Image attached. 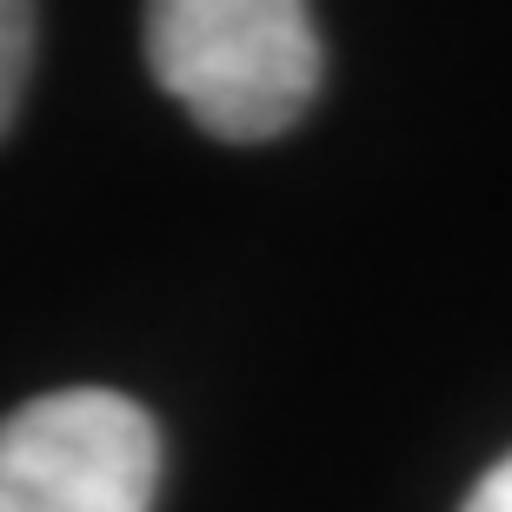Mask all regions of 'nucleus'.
<instances>
[{
	"label": "nucleus",
	"mask_w": 512,
	"mask_h": 512,
	"mask_svg": "<svg viewBox=\"0 0 512 512\" xmlns=\"http://www.w3.org/2000/svg\"><path fill=\"white\" fill-rule=\"evenodd\" d=\"M147 67L213 140H273L320 94V34L300 0H160Z\"/></svg>",
	"instance_id": "1"
},
{
	"label": "nucleus",
	"mask_w": 512,
	"mask_h": 512,
	"mask_svg": "<svg viewBox=\"0 0 512 512\" xmlns=\"http://www.w3.org/2000/svg\"><path fill=\"white\" fill-rule=\"evenodd\" d=\"M160 433L127 393L60 386L0 419V512H147Z\"/></svg>",
	"instance_id": "2"
},
{
	"label": "nucleus",
	"mask_w": 512,
	"mask_h": 512,
	"mask_svg": "<svg viewBox=\"0 0 512 512\" xmlns=\"http://www.w3.org/2000/svg\"><path fill=\"white\" fill-rule=\"evenodd\" d=\"M27 60H34V7L0 0V133L20 114V87H27Z\"/></svg>",
	"instance_id": "3"
},
{
	"label": "nucleus",
	"mask_w": 512,
	"mask_h": 512,
	"mask_svg": "<svg viewBox=\"0 0 512 512\" xmlns=\"http://www.w3.org/2000/svg\"><path fill=\"white\" fill-rule=\"evenodd\" d=\"M459 512H512V453L479 479L473 493H466V506H459Z\"/></svg>",
	"instance_id": "4"
}]
</instances>
